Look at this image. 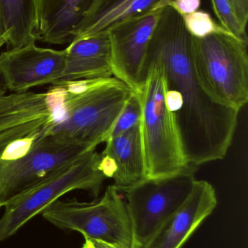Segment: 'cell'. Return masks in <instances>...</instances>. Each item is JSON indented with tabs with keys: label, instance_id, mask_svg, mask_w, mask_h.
I'll use <instances>...</instances> for the list:
<instances>
[{
	"label": "cell",
	"instance_id": "obj_1",
	"mask_svg": "<svg viewBox=\"0 0 248 248\" xmlns=\"http://www.w3.org/2000/svg\"><path fill=\"white\" fill-rule=\"evenodd\" d=\"M161 68L167 108L174 116L185 159L198 166L223 160L231 147L239 111L220 104L198 79L192 56V36L183 16L170 5L160 15L144 64Z\"/></svg>",
	"mask_w": 248,
	"mask_h": 248
},
{
	"label": "cell",
	"instance_id": "obj_2",
	"mask_svg": "<svg viewBox=\"0 0 248 248\" xmlns=\"http://www.w3.org/2000/svg\"><path fill=\"white\" fill-rule=\"evenodd\" d=\"M50 126L36 122L0 134V208L88 152L58 141Z\"/></svg>",
	"mask_w": 248,
	"mask_h": 248
},
{
	"label": "cell",
	"instance_id": "obj_3",
	"mask_svg": "<svg viewBox=\"0 0 248 248\" xmlns=\"http://www.w3.org/2000/svg\"><path fill=\"white\" fill-rule=\"evenodd\" d=\"M55 84H62L65 89L64 116L50 128V133L58 141L88 151L106 142L133 91L115 77Z\"/></svg>",
	"mask_w": 248,
	"mask_h": 248
},
{
	"label": "cell",
	"instance_id": "obj_4",
	"mask_svg": "<svg viewBox=\"0 0 248 248\" xmlns=\"http://www.w3.org/2000/svg\"><path fill=\"white\" fill-rule=\"evenodd\" d=\"M144 80L138 90L142 116L140 129L147 177H166L189 166L174 116L165 97L164 76L155 62L144 65Z\"/></svg>",
	"mask_w": 248,
	"mask_h": 248
},
{
	"label": "cell",
	"instance_id": "obj_5",
	"mask_svg": "<svg viewBox=\"0 0 248 248\" xmlns=\"http://www.w3.org/2000/svg\"><path fill=\"white\" fill-rule=\"evenodd\" d=\"M192 56L207 93L220 104L240 112L248 100V42L228 31L200 39L192 36Z\"/></svg>",
	"mask_w": 248,
	"mask_h": 248
},
{
	"label": "cell",
	"instance_id": "obj_6",
	"mask_svg": "<svg viewBox=\"0 0 248 248\" xmlns=\"http://www.w3.org/2000/svg\"><path fill=\"white\" fill-rule=\"evenodd\" d=\"M100 158L96 150L84 153L7 204L0 218V243L68 192L86 191L97 198L106 179L99 169Z\"/></svg>",
	"mask_w": 248,
	"mask_h": 248
},
{
	"label": "cell",
	"instance_id": "obj_7",
	"mask_svg": "<svg viewBox=\"0 0 248 248\" xmlns=\"http://www.w3.org/2000/svg\"><path fill=\"white\" fill-rule=\"evenodd\" d=\"M42 214L55 227L81 233L84 239L132 248V226L126 202L115 185L109 186L103 196L93 202L58 200Z\"/></svg>",
	"mask_w": 248,
	"mask_h": 248
},
{
	"label": "cell",
	"instance_id": "obj_8",
	"mask_svg": "<svg viewBox=\"0 0 248 248\" xmlns=\"http://www.w3.org/2000/svg\"><path fill=\"white\" fill-rule=\"evenodd\" d=\"M197 168L188 166L172 176L147 178L123 192L132 226V248H143L160 224L182 206L197 180Z\"/></svg>",
	"mask_w": 248,
	"mask_h": 248
},
{
	"label": "cell",
	"instance_id": "obj_9",
	"mask_svg": "<svg viewBox=\"0 0 248 248\" xmlns=\"http://www.w3.org/2000/svg\"><path fill=\"white\" fill-rule=\"evenodd\" d=\"M66 49L38 46L36 42L0 54V82L8 92L22 93L62 78Z\"/></svg>",
	"mask_w": 248,
	"mask_h": 248
},
{
	"label": "cell",
	"instance_id": "obj_10",
	"mask_svg": "<svg viewBox=\"0 0 248 248\" xmlns=\"http://www.w3.org/2000/svg\"><path fill=\"white\" fill-rule=\"evenodd\" d=\"M163 9L128 19L108 31L114 77L133 91L142 86L147 48Z\"/></svg>",
	"mask_w": 248,
	"mask_h": 248
},
{
	"label": "cell",
	"instance_id": "obj_11",
	"mask_svg": "<svg viewBox=\"0 0 248 248\" xmlns=\"http://www.w3.org/2000/svg\"><path fill=\"white\" fill-rule=\"evenodd\" d=\"M217 205L214 186L197 179L187 199L160 224L143 248H182Z\"/></svg>",
	"mask_w": 248,
	"mask_h": 248
},
{
	"label": "cell",
	"instance_id": "obj_12",
	"mask_svg": "<svg viewBox=\"0 0 248 248\" xmlns=\"http://www.w3.org/2000/svg\"><path fill=\"white\" fill-rule=\"evenodd\" d=\"M7 92L0 82V134L25 124H55L61 114L65 97L61 86L52 85L45 93Z\"/></svg>",
	"mask_w": 248,
	"mask_h": 248
},
{
	"label": "cell",
	"instance_id": "obj_13",
	"mask_svg": "<svg viewBox=\"0 0 248 248\" xmlns=\"http://www.w3.org/2000/svg\"><path fill=\"white\" fill-rule=\"evenodd\" d=\"M100 153L99 169L121 192L147 179L140 125L109 139Z\"/></svg>",
	"mask_w": 248,
	"mask_h": 248
},
{
	"label": "cell",
	"instance_id": "obj_14",
	"mask_svg": "<svg viewBox=\"0 0 248 248\" xmlns=\"http://www.w3.org/2000/svg\"><path fill=\"white\" fill-rule=\"evenodd\" d=\"M65 49V69L55 84L115 77L108 32L74 38Z\"/></svg>",
	"mask_w": 248,
	"mask_h": 248
},
{
	"label": "cell",
	"instance_id": "obj_15",
	"mask_svg": "<svg viewBox=\"0 0 248 248\" xmlns=\"http://www.w3.org/2000/svg\"><path fill=\"white\" fill-rule=\"evenodd\" d=\"M93 0H36V38L51 45L69 44Z\"/></svg>",
	"mask_w": 248,
	"mask_h": 248
},
{
	"label": "cell",
	"instance_id": "obj_16",
	"mask_svg": "<svg viewBox=\"0 0 248 248\" xmlns=\"http://www.w3.org/2000/svg\"><path fill=\"white\" fill-rule=\"evenodd\" d=\"M174 0H93L76 37L106 33L128 19L161 10Z\"/></svg>",
	"mask_w": 248,
	"mask_h": 248
},
{
	"label": "cell",
	"instance_id": "obj_17",
	"mask_svg": "<svg viewBox=\"0 0 248 248\" xmlns=\"http://www.w3.org/2000/svg\"><path fill=\"white\" fill-rule=\"evenodd\" d=\"M9 49L36 42V0H0Z\"/></svg>",
	"mask_w": 248,
	"mask_h": 248
},
{
	"label": "cell",
	"instance_id": "obj_18",
	"mask_svg": "<svg viewBox=\"0 0 248 248\" xmlns=\"http://www.w3.org/2000/svg\"><path fill=\"white\" fill-rule=\"evenodd\" d=\"M141 116L142 108L139 95L137 92L132 91L111 129L107 140L140 125Z\"/></svg>",
	"mask_w": 248,
	"mask_h": 248
},
{
	"label": "cell",
	"instance_id": "obj_19",
	"mask_svg": "<svg viewBox=\"0 0 248 248\" xmlns=\"http://www.w3.org/2000/svg\"><path fill=\"white\" fill-rule=\"evenodd\" d=\"M211 2L220 25L236 37L248 42L246 28L239 20L231 0H211Z\"/></svg>",
	"mask_w": 248,
	"mask_h": 248
},
{
	"label": "cell",
	"instance_id": "obj_20",
	"mask_svg": "<svg viewBox=\"0 0 248 248\" xmlns=\"http://www.w3.org/2000/svg\"><path fill=\"white\" fill-rule=\"evenodd\" d=\"M183 20L186 30L195 38H205L213 33L227 31L217 23L209 13L203 10L185 15Z\"/></svg>",
	"mask_w": 248,
	"mask_h": 248
},
{
	"label": "cell",
	"instance_id": "obj_21",
	"mask_svg": "<svg viewBox=\"0 0 248 248\" xmlns=\"http://www.w3.org/2000/svg\"><path fill=\"white\" fill-rule=\"evenodd\" d=\"M200 4L201 0H174L170 5L183 16L198 10Z\"/></svg>",
	"mask_w": 248,
	"mask_h": 248
},
{
	"label": "cell",
	"instance_id": "obj_22",
	"mask_svg": "<svg viewBox=\"0 0 248 248\" xmlns=\"http://www.w3.org/2000/svg\"><path fill=\"white\" fill-rule=\"evenodd\" d=\"M240 23L247 28L248 20V0H231Z\"/></svg>",
	"mask_w": 248,
	"mask_h": 248
},
{
	"label": "cell",
	"instance_id": "obj_23",
	"mask_svg": "<svg viewBox=\"0 0 248 248\" xmlns=\"http://www.w3.org/2000/svg\"><path fill=\"white\" fill-rule=\"evenodd\" d=\"M83 248H120L115 245L94 239H85Z\"/></svg>",
	"mask_w": 248,
	"mask_h": 248
},
{
	"label": "cell",
	"instance_id": "obj_24",
	"mask_svg": "<svg viewBox=\"0 0 248 248\" xmlns=\"http://www.w3.org/2000/svg\"><path fill=\"white\" fill-rule=\"evenodd\" d=\"M7 30H6L2 10H1V4H0V48L4 46V45H7Z\"/></svg>",
	"mask_w": 248,
	"mask_h": 248
}]
</instances>
